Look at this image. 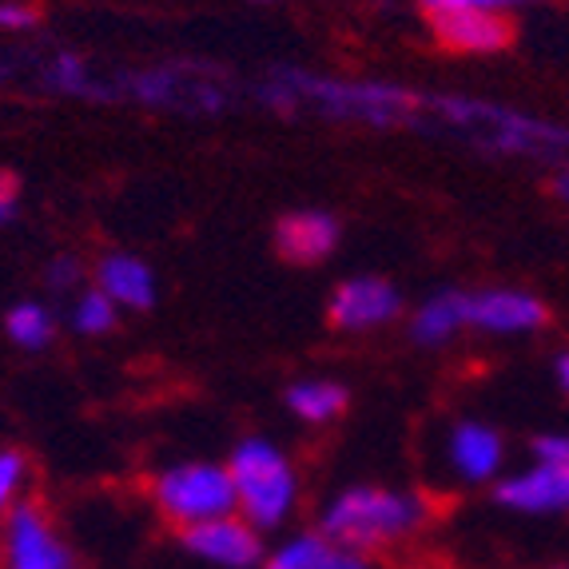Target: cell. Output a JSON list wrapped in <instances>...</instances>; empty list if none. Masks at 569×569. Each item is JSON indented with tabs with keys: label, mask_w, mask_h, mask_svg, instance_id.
<instances>
[{
	"label": "cell",
	"mask_w": 569,
	"mask_h": 569,
	"mask_svg": "<svg viewBox=\"0 0 569 569\" xmlns=\"http://www.w3.org/2000/svg\"><path fill=\"white\" fill-rule=\"evenodd\" d=\"M287 407L303 422H331L347 410V390L339 382H299L287 390Z\"/></svg>",
	"instance_id": "obj_16"
},
{
	"label": "cell",
	"mask_w": 569,
	"mask_h": 569,
	"mask_svg": "<svg viewBox=\"0 0 569 569\" xmlns=\"http://www.w3.org/2000/svg\"><path fill=\"white\" fill-rule=\"evenodd\" d=\"M32 24H37V9H29V4H12V0L0 4V29L4 32L32 29Z\"/></svg>",
	"instance_id": "obj_23"
},
{
	"label": "cell",
	"mask_w": 569,
	"mask_h": 569,
	"mask_svg": "<svg viewBox=\"0 0 569 569\" xmlns=\"http://www.w3.org/2000/svg\"><path fill=\"white\" fill-rule=\"evenodd\" d=\"M395 311H399V295L390 291L382 279H351L331 299V323L342 327V331L387 323Z\"/></svg>",
	"instance_id": "obj_11"
},
{
	"label": "cell",
	"mask_w": 569,
	"mask_h": 569,
	"mask_svg": "<svg viewBox=\"0 0 569 569\" xmlns=\"http://www.w3.org/2000/svg\"><path fill=\"white\" fill-rule=\"evenodd\" d=\"M48 84L57 92H72V96H92V80H88L84 60L77 57H57L48 68Z\"/></svg>",
	"instance_id": "obj_21"
},
{
	"label": "cell",
	"mask_w": 569,
	"mask_h": 569,
	"mask_svg": "<svg viewBox=\"0 0 569 569\" xmlns=\"http://www.w3.org/2000/svg\"><path fill=\"white\" fill-rule=\"evenodd\" d=\"M72 323H77L80 335H100L108 331V327L116 323V303L108 299L100 287L96 291H88L84 299L77 303V315H72Z\"/></svg>",
	"instance_id": "obj_20"
},
{
	"label": "cell",
	"mask_w": 569,
	"mask_h": 569,
	"mask_svg": "<svg viewBox=\"0 0 569 569\" xmlns=\"http://www.w3.org/2000/svg\"><path fill=\"white\" fill-rule=\"evenodd\" d=\"M435 40L450 52H502L518 29L498 9H427Z\"/></svg>",
	"instance_id": "obj_8"
},
{
	"label": "cell",
	"mask_w": 569,
	"mask_h": 569,
	"mask_svg": "<svg viewBox=\"0 0 569 569\" xmlns=\"http://www.w3.org/2000/svg\"><path fill=\"white\" fill-rule=\"evenodd\" d=\"M0 569H77L72 546L40 502H17L0 522Z\"/></svg>",
	"instance_id": "obj_6"
},
{
	"label": "cell",
	"mask_w": 569,
	"mask_h": 569,
	"mask_svg": "<svg viewBox=\"0 0 569 569\" xmlns=\"http://www.w3.org/2000/svg\"><path fill=\"white\" fill-rule=\"evenodd\" d=\"M430 502L415 490L390 486H347L319 513V533L335 546L379 561L382 553L415 541L430 522Z\"/></svg>",
	"instance_id": "obj_1"
},
{
	"label": "cell",
	"mask_w": 569,
	"mask_h": 569,
	"mask_svg": "<svg viewBox=\"0 0 569 569\" xmlns=\"http://www.w3.org/2000/svg\"><path fill=\"white\" fill-rule=\"evenodd\" d=\"M4 331H9L12 342L37 351V347H44V342L52 339V315L37 303H20V307H12L9 319H4Z\"/></svg>",
	"instance_id": "obj_18"
},
{
	"label": "cell",
	"mask_w": 569,
	"mask_h": 569,
	"mask_svg": "<svg viewBox=\"0 0 569 569\" xmlns=\"http://www.w3.org/2000/svg\"><path fill=\"white\" fill-rule=\"evenodd\" d=\"M430 112H438L455 132L475 136L478 143L493 152H526V156H553L569 152V132L553 123H538L530 116H518L510 108L478 104V100H458V96H435L427 100Z\"/></svg>",
	"instance_id": "obj_3"
},
{
	"label": "cell",
	"mask_w": 569,
	"mask_h": 569,
	"mask_svg": "<svg viewBox=\"0 0 569 569\" xmlns=\"http://www.w3.org/2000/svg\"><path fill=\"white\" fill-rule=\"evenodd\" d=\"M335 239H339L335 219L319 216V211H299V216L279 219V231H276L279 251H283V259H291V263H315V259H323L335 247Z\"/></svg>",
	"instance_id": "obj_14"
},
{
	"label": "cell",
	"mask_w": 569,
	"mask_h": 569,
	"mask_svg": "<svg viewBox=\"0 0 569 569\" xmlns=\"http://www.w3.org/2000/svg\"><path fill=\"white\" fill-rule=\"evenodd\" d=\"M24 486H29V458L20 450H0V522L17 502H24Z\"/></svg>",
	"instance_id": "obj_19"
},
{
	"label": "cell",
	"mask_w": 569,
	"mask_h": 569,
	"mask_svg": "<svg viewBox=\"0 0 569 569\" xmlns=\"http://www.w3.org/2000/svg\"><path fill=\"white\" fill-rule=\"evenodd\" d=\"M510 0H422V9H498Z\"/></svg>",
	"instance_id": "obj_24"
},
{
	"label": "cell",
	"mask_w": 569,
	"mask_h": 569,
	"mask_svg": "<svg viewBox=\"0 0 569 569\" xmlns=\"http://www.w3.org/2000/svg\"><path fill=\"white\" fill-rule=\"evenodd\" d=\"M259 569H379V561L367 553L342 550L319 530H303L283 538L276 550H267Z\"/></svg>",
	"instance_id": "obj_10"
},
{
	"label": "cell",
	"mask_w": 569,
	"mask_h": 569,
	"mask_svg": "<svg viewBox=\"0 0 569 569\" xmlns=\"http://www.w3.org/2000/svg\"><path fill=\"white\" fill-rule=\"evenodd\" d=\"M415 569H418V566H415Z\"/></svg>",
	"instance_id": "obj_30"
},
{
	"label": "cell",
	"mask_w": 569,
	"mask_h": 569,
	"mask_svg": "<svg viewBox=\"0 0 569 569\" xmlns=\"http://www.w3.org/2000/svg\"><path fill=\"white\" fill-rule=\"evenodd\" d=\"M466 323L490 327V331H530L546 323V307L522 291L466 295Z\"/></svg>",
	"instance_id": "obj_13"
},
{
	"label": "cell",
	"mask_w": 569,
	"mask_h": 569,
	"mask_svg": "<svg viewBox=\"0 0 569 569\" xmlns=\"http://www.w3.org/2000/svg\"><path fill=\"white\" fill-rule=\"evenodd\" d=\"M553 191H558V196H566V200H569V171H566V176H558V183H553Z\"/></svg>",
	"instance_id": "obj_28"
},
{
	"label": "cell",
	"mask_w": 569,
	"mask_h": 569,
	"mask_svg": "<svg viewBox=\"0 0 569 569\" xmlns=\"http://www.w3.org/2000/svg\"><path fill=\"white\" fill-rule=\"evenodd\" d=\"M152 506L163 522L176 530L236 513V490H231L228 466L216 462H180L152 478Z\"/></svg>",
	"instance_id": "obj_4"
},
{
	"label": "cell",
	"mask_w": 569,
	"mask_h": 569,
	"mask_svg": "<svg viewBox=\"0 0 569 569\" xmlns=\"http://www.w3.org/2000/svg\"><path fill=\"white\" fill-rule=\"evenodd\" d=\"M80 276V267L72 263V259H60V263H52L48 267V283L52 287H64V283H72V279Z\"/></svg>",
	"instance_id": "obj_25"
},
{
	"label": "cell",
	"mask_w": 569,
	"mask_h": 569,
	"mask_svg": "<svg viewBox=\"0 0 569 569\" xmlns=\"http://www.w3.org/2000/svg\"><path fill=\"white\" fill-rule=\"evenodd\" d=\"M558 382H561V390H569V355L558 359Z\"/></svg>",
	"instance_id": "obj_27"
},
{
	"label": "cell",
	"mask_w": 569,
	"mask_h": 569,
	"mask_svg": "<svg viewBox=\"0 0 569 569\" xmlns=\"http://www.w3.org/2000/svg\"><path fill=\"white\" fill-rule=\"evenodd\" d=\"M462 323H466V295H438V299H430V303L418 311L415 339L438 342Z\"/></svg>",
	"instance_id": "obj_17"
},
{
	"label": "cell",
	"mask_w": 569,
	"mask_h": 569,
	"mask_svg": "<svg viewBox=\"0 0 569 569\" xmlns=\"http://www.w3.org/2000/svg\"><path fill=\"white\" fill-rule=\"evenodd\" d=\"M533 462L569 466V435H541L533 442Z\"/></svg>",
	"instance_id": "obj_22"
},
{
	"label": "cell",
	"mask_w": 569,
	"mask_h": 569,
	"mask_svg": "<svg viewBox=\"0 0 569 569\" xmlns=\"http://www.w3.org/2000/svg\"><path fill=\"white\" fill-rule=\"evenodd\" d=\"M550 569H569V566H550Z\"/></svg>",
	"instance_id": "obj_29"
},
{
	"label": "cell",
	"mask_w": 569,
	"mask_h": 569,
	"mask_svg": "<svg viewBox=\"0 0 569 569\" xmlns=\"http://www.w3.org/2000/svg\"><path fill=\"white\" fill-rule=\"evenodd\" d=\"M17 203H20L17 188H12L9 180H0V223H9V219L17 216Z\"/></svg>",
	"instance_id": "obj_26"
},
{
	"label": "cell",
	"mask_w": 569,
	"mask_h": 569,
	"mask_svg": "<svg viewBox=\"0 0 569 569\" xmlns=\"http://www.w3.org/2000/svg\"><path fill=\"white\" fill-rule=\"evenodd\" d=\"M447 458L462 482H490L502 470L506 447L502 438H498V430L482 427V422H462V427L450 430Z\"/></svg>",
	"instance_id": "obj_12"
},
{
	"label": "cell",
	"mask_w": 569,
	"mask_h": 569,
	"mask_svg": "<svg viewBox=\"0 0 569 569\" xmlns=\"http://www.w3.org/2000/svg\"><path fill=\"white\" fill-rule=\"evenodd\" d=\"M231 490H236V513L251 522L259 533L283 530L299 506V478H295L287 455L267 438H247L231 450L228 462Z\"/></svg>",
	"instance_id": "obj_2"
},
{
	"label": "cell",
	"mask_w": 569,
	"mask_h": 569,
	"mask_svg": "<svg viewBox=\"0 0 569 569\" xmlns=\"http://www.w3.org/2000/svg\"><path fill=\"white\" fill-rule=\"evenodd\" d=\"M96 279H100V291L123 307H152L156 283L152 271L132 256H108L104 263L96 267Z\"/></svg>",
	"instance_id": "obj_15"
},
{
	"label": "cell",
	"mask_w": 569,
	"mask_h": 569,
	"mask_svg": "<svg viewBox=\"0 0 569 569\" xmlns=\"http://www.w3.org/2000/svg\"><path fill=\"white\" fill-rule=\"evenodd\" d=\"M283 100H315L319 108H327L331 116H347V120H367V123H399L418 116L422 100L402 88H387V84H342V80H319L307 77V72H283L279 88Z\"/></svg>",
	"instance_id": "obj_5"
},
{
	"label": "cell",
	"mask_w": 569,
	"mask_h": 569,
	"mask_svg": "<svg viewBox=\"0 0 569 569\" xmlns=\"http://www.w3.org/2000/svg\"><path fill=\"white\" fill-rule=\"evenodd\" d=\"M498 502L513 513H569V466L533 462L498 482Z\"/></svg>",
	"instance_id": "obj_9"
},
{
	"label": "cell",
	"mask_w": 569,
	"mask_h": 569,
	"mask_svg": "<svg viewBox=\"0 0 569 569\" xmlns=\"http://www.w3.org/2000/svg\"><path fill=\"white\" fill-rule=\"evenodd\" d=\"M180 541L191 558L208 561L216 569H259L267 558L263 533L251 522H243L239 513H223V518L180 530Z\"/></svg>",
	"instance_id": "obj_7"
}]
</instances>
